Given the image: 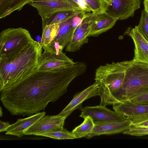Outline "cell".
I'll list each match as a JSON object with an SVG mask.
<instances>
[{
	"mask_svg": "<svg viewBox=\"0 0 148 148\" xmlns=\"http://www.w3.org/2000/svg\"><path fill=\"white\" fill-rule=\"evenodd\" d=\"M130 60L107 63L99 66L95 72V80L100 86V105L106 103L112 92L122 85Z\"/></svg>",
	"mask_w": 148,
	"mask_h": 148,
	"instance_id": "obj_4",
	"label": "cell"
},
{
	"mask_svg": "<svg viewBox=\"0 0 148 148\" xmlns=\"http://www.w3.org/2000/svg\"><path fill=\"white\" fill-rule=\"evenodd\" d=\"M29 4L37 10L41 17L42 22L48 19L55 13L60 11H71L81 13L65 0L30 1Z\"/></svg>",
	"mask_w": 148,
	"mask_h": 148,
	"instance_id": "obj_9",
	"label": "cell"
},
{
	"mask_svg": "<svg viewBox=\"0 0 148 148\" xmlns=\"http://www.w3.org/2000/svg\"><path fill=\"white\" fill-rule=\"evenodd\" d=\"M110 0H105L106 2V4H108V3H109L110 1Z\"/></svg>",
	"mask_w": 148,
	"mask_h": 148,
	"instance_id": "obj_33",
	"label": "cell"
},
{
	"mask_svg": "<svg viewBox=\"0 0 148 148\" xmlns=\"http://www.w3.org/2000/svg\"><path fill=\"white\" fill-rule=\"evenodd\" d=\"M124 35L129 36L134 45V61L148 64V42L142 35L138 26L129 27Z\"/></svg>",
	"mask_w": 148,
	"mask_h": 148,
	"instance_id": "obj_11",
	"label": "cell"
},
{
	"mask_svg": "<svg viewBox=\"0 0 148 148\" xmlns=\"http://www.w3.org/2000/svg\"><path fill=\"white\" fill-rule=\"evenodd\" d=\"M30 1L32 2H36V1H54L57 0H29Z\"/></svg>",
	"mask_w": 148,
	"mask_h": 148,
	"instance_id": "obj_31",
	"label": "cell"
},
{
	"mask_svg": "<svg viewBox=\"0 0 148 148\" xmlns=\"http://www.w3.org/2000/svg\"><path fill=\"white\" fill-rule=\"evenodd\" d=\"M126 101L132 103L148 104V88Z\"/></svg>",
	"mask_w": 148,
	"mask_h": 148,
	"instance_id": "obj_27",
	"label": "cell"
},
{
	"mask_svg": "<svg viewBox=\"0 0 148 148\" xmlns=\"http://www.w3.org/2000/svg\"><path fill=\"white\" fill-rule=\"evenodd\" d=\"M118 20L105 12L97 14L91 12L88 37L96 36L106 32L112 28Z\"/></svg>",
	"mask_w": 148,
	"mask_h": 148,
	"instance_id": "obj_15",
	"label": "cell"
},
{
	"mask_svg": "<svg viewBox=\"0 0 148 148\" xmlns=\"http://www.w3.org/2000/svg\"><path fill=\"white\" fill-rule=\"evenodd\" d=\"M59 28V24L46 25L42 28L40 44L43 49L54 40L58 34Z\"/></svg>",
	"mask_w": 148,
	"mask_h": 148,
	"instance_id": "obj_19",
	"label": "cell"
},
{
	"mask_svg": "<svg viewBox=\"0 0 148 148\" xmlns=\"http://www.w3.org/2000/svg\"><path fill=\"white\" fill-rule=\"evenodd\" d=\"M62 51L58 54L44 51L41 56L38 70L48 71L75 63Z\"/></svg>",
	"mask_w": 148,
	"mask_h": 148,
	"instance_id": "obj_12",
	"label": "cell"
},
{
	"mask_svg": "<svg viewBox=\"0 0 148 148\" xmlns=\"http://www.w3.org/2000/svg\"><path fill=\"white\" fill-rule=\"evenodd\" d=\"M87 68L82 62L48 71H38L10 89L1 92L0 100L13 116H30L44 110L65 94L71 83Z\"/></svg>",
	"mask_w": 148,
	"mask_h": 148,
	"instance_id": "obj_1",
	"label": "cell"
},
{
	"mask_svg": "<svg viewBox=\"0 0 148 148\" xmlns=\"http://www.w3.org/2000/svg\"><path fill=\"white\" fill-rule=\"evenodd\" d=\"M100 86L98 82H95L82 91L75 95L71 101L58 114L67 117L75 110L82 108L83 103L85 100L92 97L100 95Z\"/></svg>",
	"mask_w": 148,
	"mask_h": 148,
	"instance_id": "obj_13",
	"label": "cell"
},
{
	"mask_svg": "<svg viewBox=\"0 0 148 148\" xmlns=\"http://www.w3.org/2000/svg\"><path fill=\"white\" fill-rule=\"evenodd\" d=\"M138 26L143 36L148 42V13L144 10L142 11Z\"/></svg>",
	"mask_w": 148,
	"mask_h": 148,
	"instance_id": "obj_25",
	"label": "cell"
},
{
	"mask_svg": "<svg viewBox=\"0 0 148 148\" xmlns=\"http://www.w3.org/2000/svg\"><path fill=\"white\" fill-rule=\"evenodd\" d=\"M113 108L133 124L148 119V104L132 103L127 101L114 103Z\"/></svg>",
	"mask_w": 148,
	"mask_h": 148,
	"instance_id": "obj_6",
	"label": "cell"
},
{
	"mask_svg": "<svg viewBox=\"0 0 148 148\" xmlns=\"http://www.w3.org/2000/svg\"><path fill=\"white\" fill-rule=\"evenodd\" d=\"M29 0H0V18L5 17L16 10H21Z\"/></svg>",
	"mask_w": 148,
	"mask_h": 148,
	"instance_id": "obj_18",
	"label": "cell"
},
{
	"mask_svg": "<svg viewBox=\"0 0 148 148\" xmlns=\"http://www.w3.org/2000/svg\"><path fill=\"white\" fill-rule=\"evenodd\" d=\"M3 116V112H2V108L0 106V117H1Z\"/></svg>",
	"mask_w": 148,
	"mask_h": 148,
	"instance_id": "obj_32",
	"label": "cell"
},
{
	"mask_svg": "<svg viewBox=\"0 0 148 148\" xmlns=\"http://www.w3.org/2000/svg\"><path fill=\"white\" fill-rule=\"evenodd\" d=\"M144 10L148 13V0H144Z\"/></svg>",
	"mask_w": 148,
	"mask_h": 148,
	"instance_id": "obj_30",
	"label": "cell"
},
{
	"mask_svg": "<svg viewBox=\"0 0 148 148\" xmlns=\"http://www.w3.org/2000/svg\"><path fill=\"white\" fill-rule=\"evenodd\" d=\"M91 14V12L86 13L82 22L77 28L72 39L66 46V51L72 52L77 51L88 42Z\"/></svg>",
	"mask_w": 148,
	"mask_h": 148,
	"instance_id": "obj_14",
	"label": "cell"
},
{
	"mask_svg": "<svg viewBox=\"0 0 148 148\" xmlns=\"http://www.w3.org/2000/svg\"><path fill=\"white\" fill-rule=\"evenodd\" d=\"M123 133L131 136H142L148 135V126H141L132 123L131 126Z\"/></svg>",
	"mask_w": 148,
	"mask_h": 148,
	"instance_id": "obj_24",
	"label": "cell"
},
{
	"mask_svg": "<svg viewBox=\"0 0 148 148\" xmlns=\"http://www.w3.org/2000/svg\"><path fill=\"white\" fill-rule=\"evenodd\" d=\"M9 123L4 122L0 121V132L7 131L10 126Z\"/></svg>",
	"mask_w": 148,
	"mask_h": 148,
	"instance_id": "obj_28",
	"label": "cell"
},
{
	"mask_svg": "<svg viewBox=\"0 0 148 148\" xmlns=\"http://www.w3.org/2000/svg\"><path fill=\"white\" fill-rule=\"evenodd\" d=\"M42 48L34 40L0 56V91L10 89L38 71Z\"/></svg>",
	"mask_w": 148,
	"mask_h": 148,
	"instance_id": "obj_2",
	"label": "cell"
},
{
	"mask_svg": "<svg viewBox=\"0 0 148 148\" xmlns=\"http://www.w3.org/2000/svg\"><path fill=\"white\" fill-rule=\"evenodd\" d=\"M84 119L82 123L76 127L71 132L77 138H86L92 132L94 128L95 124L92 119L89 116Z\"/></svg>",
	"mask_w": 148,
	"mask_h": 148,
	"instance_id": "obj_20",
	"label": "cell"
},
{
	"mask_svg": "<svg viewBox=\"0 0 148 148\" xmlns=\"http://www.w3.org/2000/svg\"><path fill=\"white\" fill-rule=\"evenodd\" d=\"M79 116L84 118L89 116L95 125L111 122H119L126 120L124 117L115 111H112L105 106L99 105L82 108Z\"/></svg>",
	"mask_w": 148,
	"mask_h": 148,
	"instance_id": "obj_7",
	"label": "cell"
},
{
	"mask_svg": "<svg viewBox=\"0 0 148 148\" xmlns=\"http://www.w3.org/2000/svg\"><path fill=\"white\" fill-rule=\"evenodd\" d=\"M132 121L129 120L119 122H111L95 125L92 132L86 138H89L95 136L110 135L121 133L131 125Z\"/></svg>",
	"mask_w": 148,
	"mask_h": 148,
	"instance_id": "obj_16",
	"label": "cell"
},
{
	"mask_svg": "<svg viewBox=\"0 0 148 148\" xmlns=\"http://www.w3.org/2000/svg\"><path fill=\"white\" fill-rule=\"evenodd\" d=\"M34 41L29 31L20 27L9 28L0 33V56L22 47Z\"/></svg>",
	"mask_w": 148,
	"mask_h": 148,
	"instance_id": "obj_5",
	"label": "cell"
},
{
	"mask_svg": "<svg viewBox=\"0 0 148 148\" xmlns=\"http://www.w3.org/2000/svg\"><path fill=\"white\" fill-rule=\"evenodd\" d=\"M66 116L59 115L44 116L24 131L25 135H36L39 134L63 128Z\"/></svg>",
	"mask_w": 148,
	"mask_h": 148,
	"instance_id": "obj_10",
	"label": "cell"
},
{
	"mask_svg": "<svg viewBox=\"0 0 148 148\" xmlns=\"http://www.w3.org/2000/svg\"><path fill=\"white\" fill-rule=\"evenodd\" d=\"M36 136L47 137L56 139H72L77 138L71 132L68 131L64 128L60 130L38 134Z\"/></svg>",
	"mask_w": 148,
	"mask_h": 148,
	"instance_id": "obj_22",
	"label": "cell"
},
{
	"mask_svg": "<svg viewBox=\"0 0 148 148\" xmlns=\"http://www.w3.org/2000/svg\"><path fill=\"white\" fill-rule=\"evenodd\" d=\"M78 13L71 11H61L53 14L49 18L42 22V27L46 25L59 24L70 18L75 16Z\"/></svg>",
	"mask_w": 148,
	"mask_h": 148,
	"instance_id": "obj_21",
	"label": "cell"
},
{
	"mask_svg": "<svg viewBox=\"0 0 148 148\" xmlns=\"http://www.w3.org/2000/svg\"><path fill=\"white\" fill-rule=\"evenodd\" d=\"M140 4V0H111L105 12L118 20H125L133 16Z\"/></svg>",
	"mask_w": 148,
	"mask_h": 148,
	"instance_id": "obj_8",
	"label": "cell"
},
{
	"mask_svg": "<svg viewBox=\"0 0 148 148\" xmlns=\"http://www.w3.org/2000/svg\"><path fill=\"white\" fill-rule=\"evenodd\" d=\"M134 125L141 126H148V119L145 120L144 121L139 122L136 124H133Z\"/></svg>",
	"mask_w": 148,
	"mask_h": 148,
	"instance_id": "obj_29",
	"label": "cell"
},
{
	"mask_svg": "<svg viewBox=\"0 0 148 148\" xmlns=\"http://www.w3.org/2000/svg\"><path fill=\"white\" fill-rule=\"evenodd\" d=\"M94 14H99L105 11L106 3L105 0H84Z\"/></svg>",
	"mask_w": 148,
	"mask_h": 148,
	"instance_id": "obj_23",
	"label": "cell"
},
{
	"mask_svg": "<svg viewBox=\"0 0 148 148\" xmlns=\"http://www.w3.org/2000/svg\"><path fill=\"white\" fill-rule=\"evenodd\" d=\"M148 88V64L132 60L127 68L122 86L111 94L106 103L128 101Z\"/></svg>",
	"mask_w": 148,
	"mask_h": 148,
	"instance_id": "obj_3",
	"label": "cell"
},
{
	"mask_svg": "<svg viewBox=\"0 0 148 148\" xmlns=\"http://www.w3.org/2000/svg\"><path fill=\"white\" fill-rule=\"evenodd\" d=\"M46 112H38L28 117L18 119L16 122L11 125L5 133L20 138L24 134V131L32 125L38 120L45 116Z\"/></svg>",
	"mask_w": 148,
	"mask_h": 148,
	"instance_id": "obj_17",
	"label": "cell"
},
{
	"mask_svg": "<svg viewBox=\"0 0 148 148\" xmlns=\"http://www.w3.org/2000/svg\"><path fill=\"white\" fill-rule=\"evenodd\" d=\"M69 3L79 13L91 12V10L84 0H65Z\"/></svg>",
	"mask_w": 148,
	"mask_h": 148,
	"instance_id": "obj_26",
	"label": "cell"
}]
</instances>
